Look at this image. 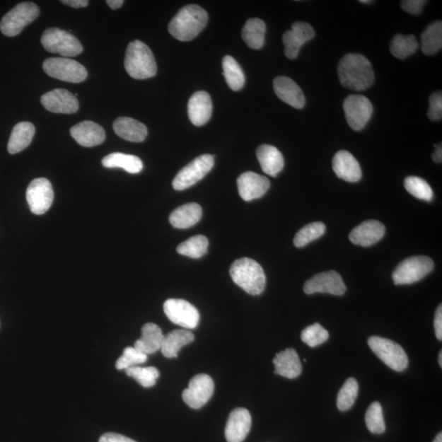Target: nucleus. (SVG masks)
<instances>
[{"label": "nucleus", "mask_w": 442, "mask_h": 442, "mask_svg": "<svg viewBox=\"0 0 442 442\" xmlns=\"http://www.w3.org/2000/svg\"><path fill=\"white\" fill-rule=\"evenodd\" d=\"M337 75L343 87L363 91L374 83V72L371 62L359 54H346L337 66Z\"/></svg>", "instance_id": "nucleus-1"}, {"label": "nucleus", "mask_w": 442, "mask_h": 442, "mask_svg": "<svg viewBox=\"0 0 442 442\" xmlns=\"http://www.w3.org/2000/svg\"><path fill=\"white\" fill-rule=\"evenodd\" d=\"M207 22L208 14L206 10L199 5H187L170 21L168 30L176 40L190 41L205 28Z\"/></svg>", "instance_id": "nucleus-2"}, {"label": "nucleus", "mask_w": 442, "mask_h": 442, "mask_svg": "<svg viewBox=\"0 0 442 442\" xmlns=\"http://www.w3.org/2000/svg\"><path fill=\"white\" fill-rule=\"evenodd\" d=\"M231 277L246 293L257 296L262 294L267 284V277L261 264L250 258L236 260L231 264Z\"/></svg>", "instance_id": "nucleus-3"}, {"label": "nucleus", "mask_w": 442, "mask_h": 442, "mask_svg": "<svg viewBox=\"0 0 442 442\" xmlns=\"http://www.w3.org/2000/svg\"><path fill=\"white\" fill-rule=\"evenodd\" d=\"M124 69L134 79L144 80L153 77L158 66L149 47L142 41L134 40L127 47Z\"/></svg>", "instance_id": "nucleus-4"}, {"label": "nucleus", "mask_w": 442, "mask_h": 442, "mask_svg": "<svg viewBox=\"0 0 442 442\" xmlns=\"http://www.w3.org/2000/svg\"><path fill=\"white\" fill-rule=\"evenodd\" d=\"M371 349L389 368L402 372L408 367V356L402 347L392 340L373 336L368 339Z\"/></svg>", "instance_id": "nucleus-5"}, {"label": "nucleus", "mask_w": 442, "mask_h": 442, "mask_svg": "<svg viewBox=\"0 0 442 442\" xmlns=\"http://www.w3.org/2000/svg\"><path fill=\"white\" fill-rule=\"evenodd\" d=\"M40 8L34 3L24 2L15 6L4 15L0 22V30L9 37L19 35L28 25L39 17Z\"/></svg>", "instance_id": "nucleus-6"}, {"label": "nucleus", "mask_w": 442, "mask_h": 442, "mask_svg": "<svg viewBox=\"0 0 442 442\" xmlns=\"http://www.w3.org/2000/svg\"><path fill=\"white\" fill-rule=\"evenodd\" d=\"M46 51L64 57H76L83 52V46L76 36L64 30L50 28L45 30L41 37Z\"/></svg>", "instance_id": "nucleus-7"}, {"label": "nucleus", "mask_w": 442, "mask_h": 442, "mask_svg": "<svg viewBox=\"0 0 442 442\" xmlns=\"http://www.w3.org/2000/svg\"><path fill=\"white\" fill-rule=\"evenodd\" d=\"M434 262L429 257L416 256L404 260L392 274L396 285L412 284L419 282L433 272Z\"/></svg>", "instance_id": "nucleus-8"}, {"label": "nucleus", "mask_w": 442, "mask_h": 442, "mask_svg": "<svg viewBox=\"0 0 442 442\" xmlns=\"http://www.w3.org/2000/svg\"><path fill=\"white\" fill-rule=\"evenodd\" d=\"M43 69L47 75L62 81L81 83L86 80L88 71L84 66L66 58L46 59Z\"/></svg>", "instance_id": "nucleus-9"}, {"label": "nucleus", "mask_w": 442, "mask_h": 442, "mask_svg": "<svg viewBox=\"0 0 442 442\" xmlns=\"http://www.w3.org/2000/svg\"><path fill=\"white\" fill-rule=\"evenodd\" d=\"M214 157L210 154L199 156L182 168L173 180V188L181 191L190 188L209 173L214 165Z\"/></svg>", "instance_id": "nucleus-10"}, {"label": "nucleus", "mask_w": 442, "mask_h": 442, "mask_svg": "<svg viewBox=\"0 0 442 442\" xmlns=\"http://www.w3.org/2000/svg\"><path fill=\"white\" fill-rule=\"evenodd\" d=\"M343 110L348 124L356 132L366 127L371 120L373 107L371 100L366 96L351 95L343 102Z\"/></svg>", "instance_id": "nucleus-11"}, {"label": "nucleus", "mask_w": 442, "mask_h": 442, "mask_svg": "<svg viewBox=\"0 0 442 442\" xmlns=\"http://www.w3.org/2000/svg\"><path fill=\"white\" fill-rule=\"evenodd\" d=\"M163 309L165 315L173 323L185 329H196L199 323V310L185 300L168 299L165 301Z\"/></svg>", "instance_id": "nucleus-12"}, {"label": "nucleus", "mask_w": 442, "mask_h": 442, "mask_svg": "<svg viewBox=\"0 0 442 442\" xmlns=\"http://www.w3.org/2000/svg\"><path fill=\"white\" fill-rule=\"evenodd\" d=\"M25 197L31 212L35 215H43L53 204V186L49 180L35 179L30 182Z\"/></svg>", "instance_id": "nucleus-13"}, {"label": "nucleus", "mask_w": 442, "mask_h": 442, "mask_svg": "<svg viewBox=\"0 0 442 442\" xmlns=\"http://www.w3.org/2000/svg\"><path fill=\"white\" fill-rule=\"evenodd\" d=\"M214 389V382L209 376L197 374L191 379L189 388L185 390L182 397L192 409H200L209 402Z\"/></svg>", "instance_id": "nucleus-14"}, {"label": "nucleus", "mask_w": 442, "mask_h": 442, "mask_svg": "<svg viewBox=\"0 0 442 442\" xmlns=\"http://www.w3.org/2000/svg\"><path fill=\"white\" fill-rule=\"evenodd\" d=\"M303 290L308 295L320 293L342 296L346 293L347 287L341 275L335 270H330L317 274L306 281Z\"/></svg>", "instance_id": "nucleus-15"}, {"label": "nucleus", "mask_w": 442, "mask_h": 442, "mask_svg": "<svg viewBox=\"0 0 442 442\" xmlns=\"http://www.w3.org/2000/svg\"><path fill=\"white\" fill-rule=\"evenodd\" d=\"M313 28L308 23L295 22L292 30H289L283 35L285 46L284 54L289 59L298 58L301 46L315 38Z\"/></svg>", "instance_id": "nucleus-16"}, {"label": "nucleus", "mask_w": 442, "mask_h": 442, "mask_svg": "<svg viewBox=\"0 0 442 442\" xmlns=\"http://www.w3.org/2000/svg\"><path fill=\"white\" fill-rule=\"evenodd\" d=\"M40 101L46 110L54 113L74 114L79 109L76 97L64 88H55L45 93Z\"/></svg>", "instance_id": "nucleus-17"}, {"label": "nucleus", "mask_w": 442, "mask_h": 442, "mask_svg": "<svg viewBox=\"0 0 442 442\" xmlns=\"http://www.w3.org/2000/svg\"><path fill=\"white\" fill-rule=\"evenodd\" d=\"M239 195L244 201L260 199L267 194L270 183L267 177L248 171L238 177L237 180Z\"/></svg>", "instance_id": "nucleus-18"}, {"label": "nucleus", "mask_w": 442, "mask_h": 442, "mask_svg": "<svg viewBox=\"0 0 442 442\" xmlns=\"http://www.w3.org/2000/svg\"><path fill=\"white\" fill-rule=\"evenodd\" d=\"M252 426V416L248 410L238 408L231 413L226 427L228 442H242L247 438Z\"/></svg>", "instance_id": "nucleus-19"}, {"label": "nucleus", "mask_w": 442, "mask_h": 442, "mask_svg": "<svg viewBox=\"0 0 442 442\" xmlns=\"http://www.w3.org/2000/svg\"><path fill=\"white\" fill-rule=\"evenodd\" d=\"M386 232L383 223L376 220L364 221L350 233L349 239L353 244L369 247L381 240Z\"/></svg>", "instance_id": "nucleus-20"}, {"label": "nucleus", "mask_w": 442, "mask_h": 442, "mask_svg": "<svg viewBox=\"0 0 442 442\" xmlns=\"http://www.w3.org/2000/svg\"><path fill=\"white\" fill-rule=\"evenodd\" d=\"M70 133L78 144L86 148L98 146L102 144L106 138L103 128L91 121L78 123L71 128Z\"/></svg>", "instance_id": "nucleus-21"}, {"label": "nucleus", "mask_w": 442, "mask_h": 442, "mask_svg": "<svg viewBox=\"0 0 442 442\" xmlns=\"http://www.w3.org/2000/svg\"><path fill=\"white\" fill-rule=\"evenodd\" d=\"M332 170L339 178L351 183L360 181L362 177L361 168L358 161L345 150L335 154L332 159Z\"/></svg>", "instance_id": "nucleus-22"}, {"label": "nucleus", "mask_w": 442, "mask_h": 442, "mask_svg": "<svg viewBox=\"0 0 442 442\" xmlns=\"http://www.w3.org/2000/svg\"><path fill=\"white\" fill-rule=\"evenodd\" d=\"M273 86L274 93L281 100L296 109L305 107L304 93L292 79L287 76H278L275 78Z\"/></svg>", "instance_id": "nucleus-23"}, {"label": "nucleus", "mask_w": 442, "mask_h": 442, "mask_svg": "<svg viewBox=\"0 0 442 442\" xmlns=\"http://www.w3.org/2000/svg\"><path fill=\"white\" fill-rule=\"evenodd\" d=\"M188 114L191 122L196 127L207 123L212 114V101L209 93L205 91L194 93L188 103Z\"/></svg>", "instance_id": "nucleus-24"}, {"label": "nucleus", "mask_w": 442, "mask_h": 442, "mask_svg": "<svg viewBox=\"0 0 442 442\" xmlns=\"http://www.w3.org/2000/svg\"><path fill=\"white\" fill-rule=\"evenodd\" d=\"M274 373L279 376L293 379L301 376L303 366L298 353L293 348H288L277 354L274 358Z\"/></svg>", "instance_id": "nucleus-25"}, {"label": "nucleus", "mask_w": 442, "mask_h": 442, "mask_svg": "<svg viewBox=\"0 0 442 442\" xmlns=\"http://www.w3.org/2000/svg\"><path fill=\"white\" fill-rule=\"evenodd\" d=\"M113 129L119 137L134 143L143 142L148 135L146 126L131 117L117 118Z\"/></svg>", "instance_id": "nucleus-26"}, {"label": "nucleus", "mask_w": 442, "mask_h": 442, "mask_svg": "<svg viewBox=\"0 0 442 442\" xmlns=\"http://www.w3.org/2000/svg\"><path fill=\"white\" fill-rule=\"evenodd\" d=\"M257 157L265 174L277 177L284 169L283 155L278 149L272 145H261L257 150Z\"/></svg>", "instance_id": "nucleus-27"}, {"label": "nucleus", "mask_w": 442, "mask_h": 442, "mask_svg": "<svg viewBox=\"0 0 442 442\" xmlns=\"http://www.w3.org/2000/svg\"><path fill=\"white\" fill-rule=\"evenodd\" d=\"M164 339L162 330L157 325L149 323L142 327V337L134 343V348L149 355L161 349Z\"/></svg>", "instance_id": "nucleus-28"}, {"label": "nucleus", "mask_w": 442, "mask_h": 442, "mask_svg": "<svg viewBox=\"0 0 442 442\" xmlns=\"http://www.w3.org/2000/svg\"><path fill=\"white\" fill-rule=\"evenodd\" d=\"M202 210L200 205L192 202L171 212L169 218L171 226L177 228H188L196 225L201 220Z\"/></svg>", "instance_id": "nucleus-29"}, {"label": "nucleus", "mask_w": 442, "mask_h": 442, "mask_svg": "<svg viewBox=\"0 0 442 442\" xmlns=\"http://www.w3.org/2000/svg\"><path fill=\"white\" fill-rule=\"evenodd\" d=\"M35 133L33 123L23 122L16 124L8 140V153L16 154L27 149L33 141Z\"/></svg>", "instance_id": "nucleus-30"}, {"label": "nucleus", "mask_w": 442, "mask_h": 442, "mask_svg": "<svg viewBox=\"0 0 442 442\" xmlns=\"http://www.w3.org/2000/svg\"><path fill=\"white\" fill-rule=\"evenodd\" d=\"M195 337L192 332L184 330H176L164 336L161 347L163 355L166 358H176L182 347L190 344Z\"/></svg>", "instance_id": "nucleus-31"}, {"label": "nucleus", "mask_w": 442, "mask_h": 442, "mask_svg": "<svg viewBox=\"0 0 442 442\" xmlns=\"http://www.w3.org/2000/svg\"><path fill=\"white\" fill-rule=\"evenodd\" d=\"M102 164L104 168H122L131 174H138L144 168L141 159L136 156L122 153H113L106 156L103 159Z\"/></svg>", "instance_id": "nucleus-32"}, {"label": "nucleus", "mask_w": 442, "mask_h": 442, "mask_svg": "<svg viewBox=\"0 0 442 442\" xmlns=\"http://www.w3.org/2000/svg\"><path fill=\"white\" fill-rule=\"evenodd\" d=\"M267 25L264 21L259 18H251L247 21L242 30L244 42L252 50L262 49L264 43Z\"/></svg>", "instance_id": "nucleus-33"}, {"label": "nucleus", "mask_w": 442, "mask_h": 442, "mask_svg": "<svg viewBox=\"0 0 442 442\" xmlns=\"http://www.w3.org/2000/svg\"><path fill=\"white\" fill-rule=\"evenodd\" d=\"M442 47V23L441 21L429 25L421 35V50L425 55L438 53Z\"/></svg>", "instance_id": "nucleus-34"}, {"label": "nucleus", "mask_w": 442, "mask_h": 442, "mask_svg": "<svg viewBox=\"0 0 442 442\" xmlns=\"http://www.w3.org/2000/svg\"><path fill=\"white\" fill-rule=\"evenodd\" d=\"M223 75L225 76L227 84L232 91H238L245 83V77L240 65L230 55H227L223 59Z\"/></svg>", "instance_id": "nucleus-35"}, {"label": "nucleus", "mask_w": 442, "mask_h": 442, "mask_svg": "<svg viewBox=\"0 0 442 442\" xmlns=\"http://www.w3.org/2000/svg\"><path fill=\"white\" fill-rule=\"evenodd\" d=\"M419 43L413 35H397L392 40L390 50L394 57L399 59H405L417 51Z\"/></svg>", "instance_id": "nucleus-36"}, {"label": "nucleus", "mask_w": 442, "mask_h": 442, "mask_svg": "<svg viewBox=\"0 0 442 442\" xmlns=\"http://www.w3.org/2000/svg\"><path fill=\"white\" fill-rule=\"evenodd\" d=\"M209 242L204 235H196L187 239L177 247V252L183 256L197 259L204 257L207 252Z\"/></svg>", "instance_id": "nucleus-37"}, {"label": "nucleus", "mask_w": 442, "mask_h": 442, "mask_svg": "<svg viewBox=\"0 0 442 442\" xmlns=\"http://www.w3.org/2000/svg\"><path fill=\"white\" fill-rule=\"evenodd\" d=\"M359 392V384L355 378H350L343 384L337 395V405L341 412H347L355 404Z\"/></svg>", "instance_id": "nucleus-38"}, {"label": "nucleus", "mask_w": 442, "mask_h": 442, "mask_svg": "<svg viewBox=\"0 0 442 442\" xmlns=\"http://www.w3.org/2000/svg\"><path fill=\"white\" fill-rule=\"evenodd\" d=\"M326 226L322 222H313L296 233L293 243L296 248H303L312 241L325 235Z\"/></svg>", "instance_id": "nucleus-39"}, {"label": "nucleus", "mask_w": 442, "mask_h": 442, "mask_svg": "<svg viewBox=\"0 0 442 442\" xmlns=\"http://www.w3.org/2000/svg\"><path fill=\"white\" fill-rule=\"evenodd\" d=\"M405 188L417 199L430 202L434 199V191L428 182L420 177L409 176L405 180Z\"/></svg>", "instance_id": "nucleus-40"}, {"label": "nucleus", "mask_w": 442, "mask_h": 442, "mask_svg": "<svg viewBox=\"0 0 442 442\" xmlns=\"http://www.w3.org/2000/svg\"><path fill=\"white\" fill-rule=\"evenodd\" d=\"M126 373L146 388L153 387L160 376L158 369L155 367L133 366L127 368Z\"/></svg>", "instance_id": "nucleus-41"}, {"label": "nucleus", "mask_w": 442, "mask_h": 442, "mask_svg": "<svg viewBox=\"0 0 442 442\" xmlns=\"http://www.w3.org/2000/svg\"><path fill=\"white\" fill-rule=\"evenodd\" d=\"M367 428L372 434H382L386 430L380 403L376 402L369 405L366 414Z\"/></svg>", "instance_id": "nucleus-42"}, {"label": "nucleus", "mask_w": 442, "mask_h": 442, "mask_svg": "<svg viewBox=\"0 0 442 442\" xmlns=\"http://www.w3.org/2000/svg\"><path fill=\"white\" fill-rule=\"evenodd\" d=\"M329 332L318 323L306 327L301 334V340L310 347L323 344L329 339Z\"/></svg>", "instance_id": "nucleus-43"}, {"label": "nucleus", "mask_w": 442, "mask_h": 442, "mask_svg": "<svg viewBox=\"0 0 442 442\" xmlns=\"http://www.w3.org/2000/svg\"><path fill=\"white\" fill-rule=\"evenodd\" d=\"M147 360V355L135 349L134 347H129L124 350L122 356L118 359L116 363V368L119 371H122V369H127L140 365V364L146 362Z\"/></svg>", "instance_id": "nucleus-44"}, {"label": "nucleus", "mask_w": 442, "mask_h": 442, "mask_svg": "<svg viewBox=\"0 0 442 442\" xmlns=\"http://www.w3.org/2000/svg\"><path fill=\"white\" fill-rule=\"evenodd\" d=\"M428 116L431 121H440L442 118V93L435 92L429 98Z\"/></svg>", "instance_id": "nucleus-45"}, {"label": "nucleus", "mask_w": 442, "mask_h": 442, "mask_svg": "<svg viewBox=\"0 0 442 442\" xmlns=\"http://www.w3.org/2000/svg\"><path fill=\"white\" fill-rule=\"evenodd\" d=\"M425 4L424 0H405L400 5L405 12L416 15L422 12Z\"/></svg>", "instance_id": "nucleus-46"}, {"label": "nucleus", "mask_w": 442, "mask_h": 442, "mask_svg": "<svg viewBox=\"0 0 442 442\" xmlns=\"http://www.w3.org/2000/svg\"><path fill=\"white\" fill-rule=\"evenodd\" d=\"M98 442H136L121 434L107 433L103 434Z\"/></svg>", "instance_id": "nucleus-47"}, {"label": "nucleus", "mask_w": 442, "mask_h": 442, "mask_svg": "<svg viewBox=\"0 0 442 442\" xmlns=\"http://www.w3.org/2000/svg\"><path fill=\"white\" fill-rule=\"evenodd\" d=\"M434 329L436 339H442V306L440 305L436 310L434 317Z\"/></svg>", "instance_id": "nucleus-48"}, {"label": "nucleus", "mask_w": 442, "mask_h": 442, "mask_svg": "<svg viewBox=\"0 0 442 442\" xmlns=\"http://www.w3.org/2000/svg\"><path fill=\"white\" fill-rule=\"evenodd\" d=\"M61 3L74 8H85L88 4L87 0H64Z\"/></svg>", "instance_id": "nucleus-49"}, {"label": "nucleus", "mask_w": 442, "mask_h": 442, "mask_svg": "<svg viewBox=\"0 0 442 442\" xmlns=\"http://www.w3.org/2000/svg\"><path fill=\"white\" fill-rule=\"evenodd\" d=\"M434 162L436 163H441L442 161V149H441V144L439 145H436V151L435 153L431 156Z\"/></svg>", "instance_id": "nucleus-50"}, {"label": "nucleus", "mask_w": 442, "mask_h": 442, "mask_svg": "<svg viewBox=\"0 0 442 442\" xmlns=\"http://www.w3.org/2000/svg\"><path fill=\"white\" fill-rule=\"evenodd\" d=\"M106 3L112 9L116 10L122 6L124 1L123 0H107Z\"/></svg>", "instance_id": "nucleus-51"}, {"label": "nucleus", "mask_w": 442, "mask_h": 442, "mask_svg": "<svg viewBox=\"0 0 442 442\" xmlns=\"http://www.w3.org/2000/svg\"><path fill=\"white\" fill-rule=\"evenodd\" d=\"M434 442H442V434L441 433L436 435Z\"/></svg>", "instance_id": "nucleus-52"}, {"label": "nucleus", "mask_w": 442, "mask_h": 442, "mask_svg": "<svg viewBox=\"0 0 442 442\" xmlns=\"http://www.w3.org/2000/svg\"><path fill=\"white\" fill-rule=\"evenodd\" d=\"M438 363L441 368L442 367V351H441L439 352Z\"/></svg>", "instance_id": "nucleus-53"}, {"label": "nucleus", "mask_w": 442, "mask_h": 442, "mask_svg": "<svg viewBox=\"0 0 442 442\" xmlns=\"http://www.w3.org/2000/svg\"><path fill=\"white\" fill-rule=\"evenodd\" d=\"M361 4H369V3H372V1H368V0H361V1H360Z\"/></svg>", "instance_id": "nucleus-54"}]
</instances>
